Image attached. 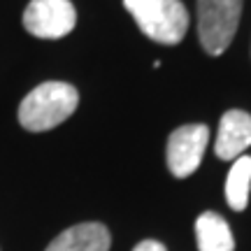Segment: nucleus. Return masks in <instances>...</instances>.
Instances as JSON below:
<instances>
[{"instance_id": "1", "label": "nucleus", "mask_w": 251, "mask_h": 251, "mask_svg": "<svg viewBox=\"0 0 251 251\" xmlns=\"http://www.w3.org/2000/svg\"><path fill=\"white\" fill-rule=\"evenodd\" d=\"M79 93L65 81H45L28 93L19 105V124L30 133H45L75 114Z\"/></svg>"}, {"instance_id": "2", "label": "nucleus", "mask_w": 251, "mask_h": 251, "mask_svg": "<svg viewBox=\"0 0 251 251\" xmlns=\"http://www.w3.org/2000/svg\"><path fill=\"white\" fill-rule=\"evenodd\" d=\"M144 35L158 45H179L188 30V12L181 0H124Z\"/></svg>"}, {"instance_id": "3", "label": "nucleus", "mask_w": 251, "mask_h": 251, "mask_svg": "<svg viewBox=\"0 0 251 251\" xmlns=\"http://www.w3.org/2000/svg\"><path fill=\"white\" fill-rule=\"evenodd\" d=\"M242 17V0H198V37L209 56L230 47Z\"/></svg>"}, {"instance_id": "4", "label": "nucleus", "mask_w": 251, "mask_h": 251, "mask_svg": "<svg viewBox=\"0 0 251 251\" xmlns=\"http://www.w3.org/2000/svg\"><path fill=\"white\" fill-rule=\"evenodd\" d=\"M77 9L70 0H30L24 12V26L30 35L42 40H58L72 33Z\"/></svg>"}, {"instance_id": "5", "label": "nucleus", "mask_w": 251, "mask_h": 251, "mask_svg": "<svg viewBox=\"0 0 251 251\" xmlns=\"http://www.w3.org/2000/svg\"><path fill=\"white\" fill-rule=\"evenodd\" d=\"M209 142V128L202 124H188L177 128L168 137V168L175 177H188L200 168Z\"/></svg>"}, {"instance_id": "6", "label": "nucleus", "mask_w": 251, "mask_h": 251, "mask_svg": "<svg viewBox=\"0 0 251 251\" xmlns=\"http://www.w3.org/2000/svg\"><path fill=\"white\" fill-rule=\"evenodd\" d=\"M251 147V117L242 109H230L221 117L214 153L221 161H235Z\"/></svg>"}, {"instance_id": "7", "label": "nucleus", "mask_w": 251, "mask_h": 251, "mask_svg": "<svg viewBox=\"0 0 251 251\" xmlns=\"http://www.w3.org/2000/svg\"><path fill=\"white\" fill-rule=\"evenodd\" d=\"M112 237L102 224H77L63 230L45 251H109Z\"/></svg>"}, {"instance_id": "8", "label": "nucleus", "mask_w": 251, "mask_h": 251, "mask_svg": "<svg viewBox=\"0 0 251 251\" xmlns=\"http://www.w3.org/2000/svg\"><path fill=\"white\" fill-rule=\"evenodd\" d=\"M196 240L200 251H235L233 230L224 216L202 212L196 221Z\"/></svg>"}, {"instance_id": "9", "label": "nucleus", "mask_w": 251, "mask_h": 251, "mask_svg": "<svg viewBox=\"0 0 251 251\" xmlns=\"http://www.w3.org/2000/svg\"><path fill=\"white\" fill-rule=\"evenodd\" d=\"M249 191H251V156L235 158L233 168L226 179V202L235 212H242L249 205Z\"/></svg>"}, {"instance_id": "10", "label": "nucleus", "mask_w": 251, "mask_h": 251, "mask_svg": "<svg viewBox=\"0 0 251 251\" xmlns=\"http://www.w3.org/2000/svg\"><path fill=\"white\" fill-rule=\"evenodd\" d=\"M133 251H168V249H165L161 242H156V240H144V242H140Z\"/></svg>"}]
</instances>
